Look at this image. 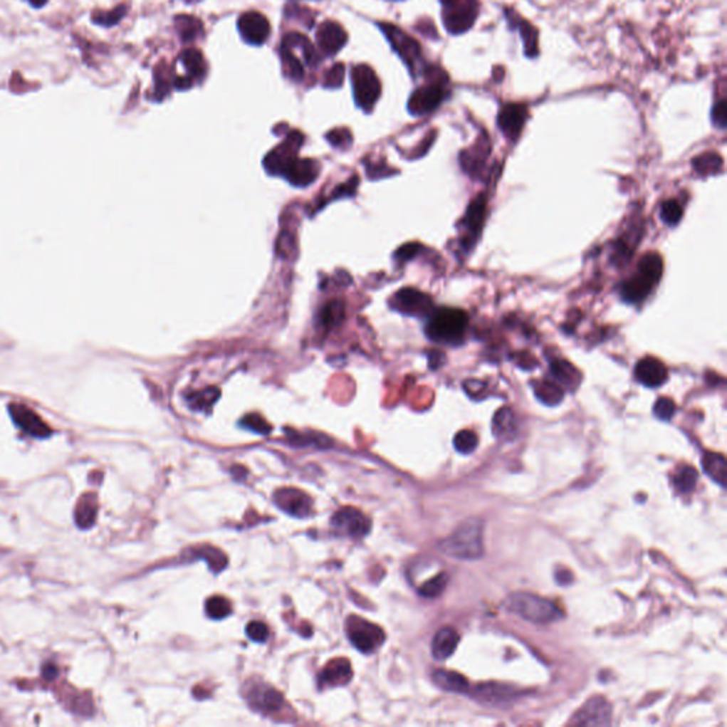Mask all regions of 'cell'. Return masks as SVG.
I'll return each instance as SVG.
<instances>
[{
  "label": "cell",
  "instance_id": "obj_38",
  "mask_svg": "<svg viewBox=\"0 0 727 727\" xmlns=\"http://www.w3.org/2000/svg\"><path fill=\"white\" fill-rule=\"evenodd\" d=\"M696 483H698V472L691 466L681 468L674 479V485L684 494L694 491Z\"/></svg>",
  "mask_w": 727,
  "mask_h": 727
},
{
  "label": "cell",
  "instance_id": "obj_52",
  "mask_svg": "<svg viewBox=\"0 0 727 727\" xmlns=\"http://www.w3.org/2000/svg\"><path fill=\"white\" fill-rule=\"evenodd\" d=\"M192 83H194V80L189 75H179L174 80V85L178 90H187V88L192 87Z\"/></svg>",
  "mask_w": 727,
  "mask_h": 727
},
{
  "label": "cell",
  "instance_id": "obj_42",
  "mask_svg": "<svg viewBox=\"0 0 727 727\" xmlns=\"http://www.w3.org/2000/svg\"><path fill=\"white\" fill-rule=\"evenodd\" d=\"M169 88H171L169 73H168L167 64L161 63L155 71V98L162 100L164 97H167L169 93Z\"/></svg>",
  "mask_w": 727,
  "mask_h": 727
},
{
  "label": "cell",
  "instance_id": "obj_37",
  "mask_svg": "<svg viewBox=\"0 0 727 727\" xmlns=\"http://www.w3.org/2000/svg\"><path fill=\"white\" fill-rule=\"evenodd\" d=\"M205 610H206L208 617H211L212 619H222V618H226L228 615H231L232 605H231L229 600H226L225 597L215 595L206 601Z\"/></svg>",
  "mask_w": 727,
  "mask_h": 727
},
{
  "label": "cell",
  "instance_id": "obj_55",
  "mask_svg": "<svg viewBox=\"0 0 727 727\" xmlns=\"http://www.w3.org/2000/svg\"><path fill=\"white\" fill-rule=\"evenodd\" d=\"M187 1H191V3H192V1H199V0H187Z\"/></svg>",
  "mask_w": 727,
  "mask_h": 727
},
{
  "label": "cell",
  "instance_id": "obj_32",
  "mask_svg": "<svg viewBox=\"0 0 727 727\" xmlns=\"http://www.w3.org/2000/svg\"><path fill=\"white\" fill-rule=\"evenodd\" d=\"M487 138L485 140V142H478L476 147H474V150L471 151H464L462 155H461V164H462V168L472 174L478 169V167H482L483 165V161H485L486 157H487V152L490 151V147L487 144Z\"/></svg>",
  "mask_w": 727,
  "mask_h": 727
},
{
  "label": "cell",
  "instance_id": "obj_18",
  "mask_svg": "<svg viewBox=\"0 0 727 727\" xmlns=\"http://www.w3.org/2000/svg\"><path fill=\"white\" fill-rule=\"evenodd\" d=\"M10 415L14 421V424L27 435H31L34 438H47L51 435V429L47 427V424L43 422V419L28 409L24 405L13 404L10 405Z\"/></svg>",
  "mask_w": 727,
  "mask_h": 727
},
{
  "label": "cell",
  "instance_id": "obj_41",
  "mask_svg": "<svg viewBox=\"0 0 727 727\" xmlns=\"http://www.w3.org/2000/svg\"><path fill=\"white\" fill-rule=\"evenodd\" d=\"M684 216L682 206L676 201H666L661 206V219L668 226H676Z\"/></svg>",
  "mask_w": 727,
  "mask_h": 727
},
{
  "label": "cell",
  "instance_id": "obj_40",
  "mask_svg": "<svg viewBox=\"0 0 727 727\" xmlns=\"http://www.w3.org/2000/svg\"><path fill=\"white\" fill-rule=\"evenodd\" d=\"M454 446L459 454L469 455L478 448V436L472 431H461L454 439Z\"/></svg>",
  "mask_w": 727,
  "mask_h": 727
},
{
  "label": "cell",
  "instance_id": "obj_3",
  "mask_svg": "<svg viewBox=\"0 0 727 727\" xmlns=\"http://www.w3.org/2000/svg\"><path fill=\"white\" fill-rule=\"evenodd\" d=\"M439 550L458 560H478L483 555V527L478 518L462 523L454 534L441 541Z\"/></svg>",
  "mask_w": 727,
  "mask_h": 727
},
{
  "label": "cell",
  "instance_id": "obj_29",
  "mask_svg": "<svg viewBox=\"0 0 727 727\" xmlns=\"http://www.w3.org/2000/svg\"><path fill=\"white\" fill-rule=\"evenodd\" d=\"M182 64L185 66L187 71L189 73V77L194 80H204L206 75V63L204 60L202 53L198 48L189 47L185 48L179 56Z\"/></svg>",
  "mask_w": 727,
  "mask_h": 727
},
{
  "label": "cell",
  "instance_id": "obj_39",
  "mask_svg": "<svg viewBox=\"0 0 727 727\" xmlns=\"http://www.w3.org/2000/svg\"><path fill=\"white\" fill-rule=\"evenodd\" d=\"M446 584H448V575L445 572H441V574L432 577L431 580H428L427 582H424L419 587V594L427 598H435L442 594Z\"/></svg>",
  "mask_w": 727,
  "mask_h": 727
},
{
  "label": "cell",
  "instance_id": "obj_54",
  "mask_svg": "<svg viewBox=\"0 0 727 727\" xmlns=\"http://www.w3.org/2000/svg\"><path fill=\"white\" fill-rule=\"evenodd\" d=\"M46 1H47V0H30V3H31L33 6H36V7H41Z\"/></svg>",
  "mask_w": 727,
  "mask_h": 727
},
{
  "label": "cell",
  "instance_id": "obj_30",
  "mask_svg": "<svg viewBox=\"0 0 727 727\" xmlns=\"http://www.w3.org/2000/svg\"><path fill=\"white\" fill-rule=\"evenodd\" d=\"M550 370H551V374L554 375V378L565 385V387H571V388H575L578 384H580V372L577 371V368L570 364L568 361L565 360H554L551 364H550Z\"/></svg>",
  "mask_w": 727,
  "mask_h": 727
},
{
  "label": "cell",
  "instance_id": "obj_16",
  "mask_svg": "<svg viewBox=\"0 0 727 727\" xmlns=\"http://www.w3.org/2000/svg\"><path fill=\"white\" fill-rule=\"evenodd\" d=\"M274 501L278 508L293 517H307L311 513V498L298 488H280L274 493Z\"/></svg>",
  "mask_w": 727,
  "mask_h": 727
},
{
  "label": "cell",
  "instance_id": "obj_22",
  "mask_svg": "<svg viewBox=\"0 0 727 727\" xmlns=\"http://www.w3.org/2000/svg\"><path fill=\"white\" fill-rule=\"evenodd\" d=\"M348 36L341 24L335 21H325L317 30V43L320 48L327 54L340 51L347 43Z\"/></svg>",
  "mask_w": 727,
  "mask_h": 727
},
{
  "label": "cell",
  "instance_id": "obj_7",
  "mask_svg": "<svg viewBox=\"0 0 727 727\" xmlns=\"http://www.w3.org/2000/svg\"><path fill=\"white\" fill-rule=\"evenodd\" d=\"M380 27L384 31V34L387 36V38L389 40V43L392 44L394 50L405 61L411 74L414 77L421 74L424 71V68L427 67L424 63L421 44L415 38H412L409 34H407L405 31H402L399 27H397L394 24L380 23Z\"/></svg>",
  "mask_w": 727,
  "mask_h": 727
},
{
  "label": "cell",
  "instance_id": "obj_13",
  "mask_svg": "<svg viewBox=\"0 0 727 727\" xmlns=\"http://www.w3.org/2000/svg\"><path fill=\"white\" fill-rule=\"evenodd\" d=\"M303 140L304 137L298 131L290 132L287 140L266 157V169H268L270 174L283 175L290 164L297 158V151L301 147Z\"/></svg>",
  "mask_w": 727,
  "mask_h": 727
},
{
  "label": "cell",
  "instance_id": "obj_19",
  "mask_svg": "<svg viewBox=\"0 0 727 727\" xmlns=\"http://www.w3.org/2000/svg\"><path fill=\"white\" fill-rule=\"evenodd\" d=\"M504 16L507 24L511 30H518L520 37L524 44V54L528 58H535L540 54L538 48V30L530 24L527 20L520 17L514 10L504 9Z\"/></svg>",
  "mask_w": 727,
  "mask_h": 727
},
{
  "label": "cell",
  "instance_id": "obj_48",
  "mask_svg": "<svg viewBox=\"0 0 727 727\" xmlns=\"http://www.w3.org/2000/svg\"><path fill=\"white\" fill-rule=\"evenodd\" d=\"M125 14V6H118L115 10L110 11V13H95L93 16V20L97 23V24H103V26H113L115 23H118Z\"/></svg>",
  "mask_w": 727,
  "mask_h": 727
},
{
  "label": "cell",
  "instance_id": "obj_2",
  "mask_svg": "<svg viewBox=\"0 0 727 727\" xmlns=\"http://www.w3.org/2000/svg\"><path fill=\"white\" fill-rule=\"evenodd\" d=\"M664 271V260L662 257L652 251L647 253L638 261L637 271L621 284L619 294L621 298L629 304H637L644 301L654 287L659 283Z\"/></svg>",
  "mask_w": 727,
  "mask_h": 727
},
{
  "label": "cell",
  "instance_id": "obj_12",
  "mask_svg": "<svg viewBox=\"0 0 727 727\" xmlns=\"http://www.w3.org/2000/svg\"><path fill=\"white\" fill-rule=\"evenodd\" d=\"M528 118L530 111L525 104L507 103L501 105L497 114V127L507 140L517 141Z\"/></svg>",
  "mask_w": 727,
  "mask_h": 727
},
{
  "label": "cell",
  "instance_id": "obj_11",
  "mask_svg": "<svg viewBox=\"0 0 727 727\" xmlns=\"http://www.w3.org/2000/svg\"><path fill=\"white\" fill-rule=\"evenodd\" d=\"M331 527L340 535L361 538L370 533L371 520L358 508L344 507L333 516Z\"/></svg>",
  "mask_w": 727,
  "mask_h": 727
},
{
  "label": "cell",
  "instance_id": "obj_26",
  "mask_svg": "<svg viewBox=\"0 0 727 727\" xmlns=\"http://www.w3.org/2000/svg\"><path fill=\"white\" fill-rule=\"evenodd\" d=\"M281 47H287V50H291L294 53L295 48H298L301 51V58L304 60V63L307 66H315L318 63V56L313 47V44L310 43V40L300 34V33H288L283 37V41H281Z\"/></svg>",
  "mask_w": 727,
  "mask_h": 727
},
{
  "label": "cell",
  "instance_id": "obj_43",
  "mask_svg": "<svg viewBox=\"0 0 727 727\" xmlns=\"http://www.w3.org/2000/svg\"><path fill=\"white\" fill-rule=\"evenodd\" d=\"M95 511H97L95 500H85V501L78 503V508L75 513V518H77L78 524L84 528L90 527L94 521L95 514H97Z\"/></svg>",
  "mask_w": 727,
  "mask_h": 727
},
{
  "label": "cell",
  "instance_id": "obj_45",
  "mask_svg": "<svg viewBox=\"0 0 727 727\" xmlns=\"http://www.w3.org/2000/svg\"><path fill=\"white\" fill-rule=\"evenodd\" d=\"M676 412V405L669 398H659L654 405V415L661 421H671Z\"/></svg>",
  "mask_w": 727,
  "mask_h": 727
},
{
  "label": "cell",
  "instance_id": "obj_5",
  "mask_svg": "<svg viewBox=\"0 0 727 727\" xmlns=\"http://www.w3.org/2000/svg\"><path fill=\"white\" fill-rule=\"evenodd\" d=\"M506 608L520 618L533 624H550L563 617V612L555 604L543 597L530 592H517L508 597Z\"/></svg>",
  "mask_w": 727,
  "mask_h": 727
},
{
  "label": "cell",
  "instance_id": "obj_1",
  "mask_svg": "<svg viewBox=\"0 0 727 727\" xmlns=\"http://www.w3.org/2000/svg\"><path fill=\"white\" fill-rule=\"evenodd\" d=\"M422 74L427 83L417 88L408 101V111L415 117L432 114L452 95L451 78L444 68L427 66Z\"/></svg>",
  "mask_w": 727,
  "mask_h": 727
},
{
  "label": "cell",
  "instance_id": "obj_9",
  "mask_svg": "<svg viewBox=\"0 0 727 727\" xmlns=\"http://www.w3.org/2000/svg\"><path fill=\"white\" fill-rule=\"evenodd\" d=\"M351 80L357 105L364 111H371L381 95V83L375 71L365 64L355 66L351 71Z\"/></svg>",
  "mask_w": 727,
  "mask_h": 727
},
{
  "label": "cell",
  "instance_id": "obj_8",
  "mask_svg": "<svg viewBox=\"0 0 727 727\" xmlns=\"http://www.w3.org/2000/svg\"><path fill=\"white\" fill-rule=\"evenodd\" d=\"M345 631L350 642L362 654H372L385 641V634L378 625L360 618L350 617L345 624Z\"/></svg>",
  "mask_w": 727,
  "mask_h": 727
},
{
  "label": "cell",
  "instance_id": "obj_24",
  "mask_svg": "<svg viewBox=\"0 0 727 727\" xmlns=\"http://www.w3.org/2000/svg\"><path fill=\"white\" fill-rule=\"evenodd\" d=\"M318 164L311 159H294L290 167L284 171L283 177H286L293 185L305 187L315 181L318 175Z\"/></svg>",
  "mask_w": 727,
  "mask_h": 727
},
{
  "label": "cell",
  "instance_id": "obj_34",
  "mask_svg": "<svg viewBox=\"0 0 727 727\" xmlns=\"http://www.w3.org/2000/svg\"><path fill=\"white\" fill-rule=\"evenodd\" d=\"M175 23H177L178 33L181 34V38L185 43L195 40L198 36H201L204 33L202 21L194 16H188V14L177 16Z\"/></svg>",
  "mask_w": 727,
  "mask_h": 727
},
{
  "label": "cell",
  "instance_id": "obj_21",
  "mask_svg": "<svg viewBox=\"0 0 727 727\" xmlns=\"http://www.w3.org/2000/svg\"><path fill=\"white\" fill-rule=\"evenodd\" d=\"M352 678V668L351 664L344 659H334L328 662L324 669L318 675V686L320 689H327L333 686H342L347 685Z\"/></svg>",
  "mask_w": 727,
  "mask_h": 727
},
{
  "label": "cell",
  "instance_id": "obj_20",
  "mask_svg": "<svg viewBox=\"0 0 727 727\" xmlns=\"http://www.w3.org/2000/svg\"><path fill=\"white\" fill-rule=\"evenodd\" d=\"M637 380L649 388L661 387L668 380V370L662 361L654 357H645L635 365Z\"/></svg>",
  "mask_w": 727,
  "mask_h": 727
},
{
  "label": "cell",
  "instance_id": "obj_10",
  "mask_svg": "<svg viewBox=\"0 0 727 727\" xmlns=\"http://www.w3.org/2000/svg\"><path fill=\"white\" fill-rule=\"evenodd\" d=\"M391 307L411 317H429L434 313L432 298L417 288H402L395 293L391 298Z\"/></svg>",
  "mask_w": 727,
  "mask_h": 727
},
{
  "label": "cell",
  "instance_id": "obj_4",
  "mask_svg": "<svg viewBox=\"0 0 727 727\" xmlns=\"http://www.w3.org/2000/svg\"><path fill=\"white\" fill-rule=\"evenodd\" d=\"M468 321V314L459 308L434 310L428 317L425 334L436 344L458 345L465 338Z\"/></svg>",
  "mask_w": 727,
  "mask_h": 727
},
{
  "label": "cell",
  "instance_id": "obj_23",
  "mask_svg": "<svg viewBox=\"0 0 727 727\" xmlns=\"http://www.w3.org/2000/svg\"><path fill=\"white\" fill-rule=\"evenodd\" d=\"M485 197L481 195V197L475 198V201L469 205V208L466 211V215H465V219L462 221L465 224V228H466V232H468L466 234V239L464 241V246L471 244V243L476 241V238L479 236V234L482 231V226H483V222H485Z\"/></svg>",
  "mask_w": 727,
  "mask_h": 727
},
{
  "label": "cell",
  "instance_id": "obj_47",
  "mask_svg": "<svg viewBox=\"0 0 727 727\" xmlns=\"http://www.w3.org/2000/svg\"><path fill=\"white\" fill-rule=\"evenodd\" d=\"M247 637L254 642H266L268 638V628L266 624L260 621H251L246 627Z\"/></svg>",
  "mask_w": 727,
  "mask_h": 727
},
{
  "label": "cell",
  "instance_id": "obj_33",
  "mask_svg": "<svg viewBox=\"0 0 727 727\" xmlns=\"http://www.w3.org/2000/svg\"><path fill=\"white\" fill-rule=\"evenodd\" d=\"M692 165H694V169L699 175L708 177V175H713V174H718L722 171L723 158L716 152H708V154H702V155L696 157L692 161Z\"/></svg>",
  "mask_w": 727,
  "mask_h": 727
},
{
  "label": "cell",
  "instance_id": "obj_28",
  "mask_svg": "<svg viewBox=\"0 0 727 727\" xmlns=\"http://www.w3.org/2000/svg\"><path fill=\"white\" fill-rule=\"evenodd\" d=\"M537 399L548 407L558 405L564 399V391L555 381H537L533 385Z\"/></svg>",
  "mask_w": 727,
  "mask_h": 727
},
{
  "label": "cell",
  "instance_id": "obj_46",
  "mask_svg": "<svg viewBox=\"0 0 727 727\" xmlns=\"http://www.w3.org/2000/svg\"><path fill=\"white\" fill-rule=\"evenodd\" d=\"M243 428L251 431V432H257V434H261V435H266L271 431L270 425L258 415L256 414H250L247 417H244L241 422Z\"/></svg>",
  "mask_w": 727,
  "mask_h": 727
},
{
  "label": "cell",
  "instance_id": "obj_27",
  "mask_svg": "<svg viewBox=\"0 0 727 727\" xmlns=\"http://www.w3.org/2000/svg\"><path fill=\"white\" fill-rule=\"evenodd\" d=\"M704 472L716 483L726 487L727 464L725 456L719 454H705L702 458Z\"/></svg>",
  "mask_w": 727,
  "mask_h": 727
},
{
  "label": "cell",
  "instance_id": "obj_53",
  "mask_svg": "<svg viewBox=\"0 0 727 727\" xmlns=\"http://www.w3.org/2000/svg\"><path fill=\"white\" fill-rule=\"evenodd\" d=\"M44 675L50 676V678H54L57 675V669L53 665H47V671H44Z\"/></svg>",
  "mask_w": 727,
  "mask_h": 727
},
{
  "label": "cell",
  "instance_id": "obj_35",
  "mask_svg": "<svg viewBox=\"0 0 727 727\" xmlns=\"http://www.w3.org/2000/svg\"><path fill=\"white\" fill-rule=\"evenodd\" d=\"M280 53L286 75L294 83H301L304 80V66L301 60L291 50H287L284 47L280 48Z\"/></svg>",
  "mask_w": 727,
  "mask_h": 727
},
{
  "label": "cell",
  "instance_id": "obj_50",
  "mask_svg": "<svg viewBox=\"0 0 727 727\" xmlns=\"http://www.w3.org/2000/svg\"><path fill=\"white\" fill-rule=\"evenodd\" d=\"M327 140L331 145L334 147H350L351 145V141H352V137H351V132L347 130V128H338V130H333L331 132L327 134Z\"/></svg>",
  "mask_w": 727,
  "mask_h": 727
},
{
  "label": "cell",
  "instance_id": "obj_51",
  "mask_svg": "<svg viewBox=\"0 0 727 727\" xmlns=\"http://www.w3.org/2000/svg\"><path fill=\"white\" fill-rule=\"evenodd\" d=\"M419 250H421V246H419L418 243H409V244L402 246V247H401V249L395 253V256H397V258H399V260H404V261H405V260H409V258H412L414 256H417V253H418Z\"/></svg>",
  "mask_w": 727,
  "mask_h": 727
},
{
  "label": "cell",
  "instance_id": "obj_15",
  "mask_svg": "<svg viewBox=\"0 0 727 727\" xmlns=\"http://www.w3.org/2000/svg\"><path fill=\"white\" fill-rule=\"evenodd\" d=\"M612 709L604 698L590 699L572 718L571 725L580 726H605L611 723Z\"/></svg>",
  "mask_w": 727,
  "mask_h": 727
},
{
  "label": "cell",
  "instance_id": "obj_17",
  "mask_svg": "<svg viewBox=\"0 0 727 727\" xmlns=\"http://www.w3.org/2000/svg\"><path fill=\"white\" fill-rule=\"evenodd\" d=\"M238 27L243 38L254 46L263 44L270 36L268 20L261 13L254 10L243 13L239 17Z\"/></svg>",
  "mask_w": 727,
  "mask_h": 727
},
{
  "label": "cell",
  "instance_id": "obj_25",
  "mask_svg": "<svg viewBox=\"0 0 727 727\" xmlns=\"http://www.w3.org/2000/svg\"><path fill=\"white\" fill-rule=\"evenodd\" d=\"M459 644V634L454 628H442L436 632L432 641V655L438 661L448 659Z\"/></svg>",
  "mask_w": 727,
  "mask_h": 727
},
{
  "label": "cell",
  "instance_id": "obj_14",
  "mask_svg": "<svg viewBox=\"0 0 727 727\" xmlns=\"http://www.w3.org/2000/svg\"><path fill=\"white\" fill-rule=\"evenodd\" d=\"M246 701L254 711L263 715L277 713L284 705V699L280 692L266 684H254L249 688L246 691Z\"/></svg>",
  "mask_w": 727,
  "mask_h": 727
},
{
  "label": "cell",
  "instance_id": "obj_49",
  "mask_svg": "<svg viewBox=\"0 0 727 727\" xmlns=\"http://www.w3.org/2000/svg\"><path fill=\"white\" fill-rule=\"evenodd\" d=\"M712 122L716 128L725 130L727 125V103L726 98H721L712 108Z\"/></svg>",
  "mask_w": 727,
  "mask_h": 727
},
{
  "label": "cell",
  "instance_id": "obj_6",
  "mask_svg": "<svg viewBox=\"0 0 727 727\" xmlns=\"http://www.w3.org/2000/svg\"><path fill=\"white\" fill-rule=\"evenodd\" d=\"M442 4V21L446 31L461 36L469 31L481 11L479 0H439Z\"/></svg>",
  "mask_w": 727,
  "mask_h": 727
},
{
  "label": "cell",
  "instance_id": "obj_31",
  "mask_svg": "<svg viewBox=\"0 0 727 727\" xmlns=\"http://www.w3.org/2000/svg\"><path fill=\"white\" fill-rule=\"evenodd\" d=\"M434 681L435 684L444 689V691H448V692H456V694H462V692H466L468 689V679L458 674V672H451V671H436L434 674Z\"/></svg>",
  "mask_w": 727,
  "mask_h": 727
},
{
  "label": "cell",
  "instance_id": "obj_44",
  "mask_svg": "<svg viewBox=\"0 0 727 727\" xmlns=\"http://www.w3.org/2000/svg\"><path fill=\"white\" fill-rule=\"evenodd\" d=\"M344 75H345V68H344V64L338 63V64H334L325 74H324V81H323V85L325 88H338L342 85L344 83Z\"/></svg>",
  "mask_w": 727,
  "mask_h": 727
},
{
  "label": "cell",
  "instance_id": "obj_36",
  "mask_svg": "<svg viewBox=\"0 0 727 727\" xmlns=\"http://www.w3.org/2000/svg\"><path fill=\"white\" fill-rule=\"evenodd\" d=\"M491 429L494 436L501 438L504 435H508L514 429V415L511 409L501 408L496 412L491 424Z\"/></svg>",
  "mask_w": 727,
  "mask_h": 727
}]
</instances>
